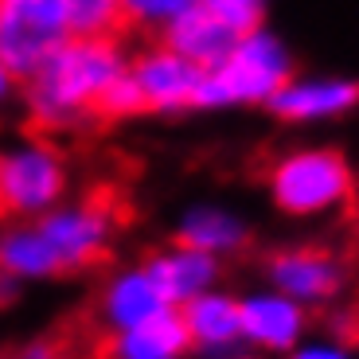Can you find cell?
I'll return each instance as SVG.
<instances>
[{
  "label": "cell",
  "instance_id": "cell-20",
  "mask_svg": "<svg viewBox=\"0 0 359 359\" xmlns=\"http://www.w3.org/2000/svg\"><path fill=\"white\" fill-rule=\"evenodd\" d=\"M141 114H144V98L129 71L117 74L106 86V94L98 98V106H94V117H102V121H129V117H141Z\"/></svg>",
  "mask_w": 359,
  "mask_h": 359
},
{
  "label": "cell",
  "instance_id": "cell-25",
  "mask_svg": "<svg viewBox=\"0 0 359 359\" xmlns=\"http://www.w3.org/2000/svg\"><path fill=\"white\" fill-rule=\"evenodd\" d=\"M16 94H20V79L8 71V63L0 59V106H8V102L16 98Z\"/></svg>",
  "mask_w": 359,
  "mask_h": 359
},
{
  "label": "cell",
  "instance_id": "cell-6",
  "mask_svg": "<svg viewBox=\"0 0 359 359\" xmlns=\"http://www.w3.org/2000/svg\"><path fill=\"white\" fill-rule=\"evenodd\" d=\"M71 36L67 0H0V59L20 82Z\"/></svg>",
  "mask_w": 359,
  "mask_h": 359
},
{
  "label": "cell",
  "instance_id": "cell-4",
  "mask_svg": "<svg viewBox=\"0 0 359 359\" xmlns=\"http://www.w3.org/2000/svg\"><path fill=\"white\" fill-rule=\"evenodd\" d=\"M71 191V164L47 137L0 144V219H39Z\"/></svg>",
  "mask_w": 359,
  "mask_h": 359
},
{
  "label": "cell",
  "instance_id": "cell-3",
  "mask_svg": "<svg viewBox=\"0 0 359 359\" xmlns=\"http://www.w3.org/2000/svg\"><path fill=\"white\" fill-rule=\"evenodd\" d=\"M359 180L344 149L297 144L266 168V196L285 219H324L355 199Z\"/></svg>",
  "mask_w": 359,
  "mask_h": 359
},
{
  "label": "cell",
  "instance_id": "cell-10",
  "mask_svg": "<svg viewBox=\"0 0 359 359\" xmlns=\"http://www.w3.org/2000/svg\"><path fill=\"white\" fill-rule=\"evenodd\" d=\"M359 109V79L351 74H293L266 102L281 126H328Z\"/></svg>",
  "mask_w": 359,
  "mask_h": 359
},
{
  "label": "cell",
  "instance_id": "cell-18",
  "mask_svg": "<svg viewBox=\"0 0 359 359\" xmlns=\"http://www.w3.org/2000/svg\"><path fill=\"white\" fill-rule=\"evenodd\" d=\"M71 36H117L126 24L121 0H67Z\"/></svg>",
  "mask_w": 359,
  "mask_h": 359
},
{
  "label": "cell",
  "instance_id": "cell-22",
  "mask_svg": "<svg viewBox=\"0 0 359 359\" xmlns=\"http://www.w3.org/2000/svg\"><path fill=\"white\" fill-rule=\"evenodd\" d=\"M281 359H359L351 344H344L340 336H305L293 351H285Z\"/></svg>",
  "mask_w": 359,
  "mask_h": 359
},
{
  "label": "cell",
  "instance_id": "cell-12",
  "mask_svg": "<svg viewBox=\"0 0 359 359\" xmlns=\"http://www.w3.org/2000/svg\"><path fill=\"white\" fill-rule=\"evenodd\" d=\"M254 238V226L243 211H234L226 203H215V199H199V203H188L176 219V234L172 243H184L191 250H203L211 258H234L243 254Z\"/></svg>",
  "mask_w": 359,
  "mask_h": 359
},
{
  "label": "cell",
  "instance_id": "cell-11",
  "mask_svg": "<svg viewBox=\"0 0 359 359\" xmlns=\"http://www.w3.org/2000/svg\"><path fill=\"white\" fill-rule=\"evenodd\" d=\"M184 328H188L191 351L207 359H238L243 355V324H238V293L215 285L207 293L191 297L180 309Z\"/></svg>",
  "mask_w": 359,
  "mask_h": 359
},
{
  "label": "cell",
  "instance_id": "cell-7",
  "mask_svg": "<svg viewBox=\"0 0 359 359\" xmlns=\"http://www.w3.org/2000/svg\"><path fill=\"white\" fill-rule=\"evenodd\" d=\"M262 278L269 289L293 297L309 313L336 305L348 293V262L328 246H281L266 258Z\"/></svg>",
  "mask_w": 359,
  "mask_h": 359
},
{
  "label": "cell",
  "instance_id": "cell-16",
  "mask_svg": "<svg viewBox=\"0 0 359 359\" xmlns=\"http://www.w3.org/2000/svg\"><path fill=\"white\" fill-rule=\"evenodd\" d=\"M0 269L20 278L24 285L63 278L59 258H55L36 219H4L0 223Z\"/></svg>",
  "mask_w": 359,
  "mask_h": 359
},
{
  "label": "cell",
  "instance_id": "cell-24",
  "mask_svg": "<svg viewBox=\"0 0 359 359\" xmlns=\"http://www.w3.org/2000/svg\"><path fill=\"white\" fill-rule=\"evenodd\" d=\"M16 359H59V344L51 340H27Z\"/></svg>",
  "mask_w": 359,
  "mask_h": 359
},
{
  "label": "cell",
  "instance_id": "cell-23",
  "mask_svg": "<svg viewBox=\"0 0 359 359\" xmlns=\"http://www.w3.org/2000/svg\"><path fill=\"white\" fill-rule=\"evenodd\" d=\"M20 297H24V281L0 269V313H4V309H12V305L20 301Z\"/></svg>",
  "mask_w": 359,
  "mask_h": 359
},
{
  "label": "cell",
  "instance_id": "cell-14",
  "mask_svg": "<svg viewBox=\"0 0 359 359\" xmlns=\"http://www.w3.org/2000/svg\"><path fill=\"white\" fill-rule=\"evenodd\" d=\"M144 269H149V278L156 281V289L164 293V301L172 309H184L191 297L207 293V289H215L223 281V262L203 250H191L184 243L153 250L144 258Z\"/></svg>",
  "mask_w": 359,
  "mask_h": 359
},
{
  "label": "cell",
  "instance_id": "cell-15",
  "mask_svg": "<svg viewBox=\"0 0 359 359\" xmlns=\"http://www.w3.org/2000/svg\"><path fill=\"white\" fill-rule=\"evenodd\" d=\"M161 43L172 47L176 55H184L188 63L203 67V71H211V67H219L231 55V47L238 43V36H234L226 24H219L211 12H203L199 4H191L188 12H180L172 24H164L161 32Z\"/></svg>",
  "mask_w": 359,
  "mask_h": 359
},
{
  "label": "cell",
  "instance_id": "cell-13",
  "mask_svg": "<svg viewBox=\"0 0 359 359\" xmlns=\"http://www.w3.org/2000/svg\"><path fill=\"white\" fill-rule=\"evenodd\" d=\"M172 309L164 301V293L156 289V281L149 278L144 262L137 266H121L106 278L98 293V324L106 328L109 336L114 332H126V328H137V324L153 320L156 313Z\"/></svg>",
  "mask_w": 359,
  "mask_h": 359
},
{
  "label": "cell",
  "instance_id": "cell-1",
  "mask_svg": "<svg viewBox=\"0 0 359 359\" xmlns=\"http://www.w3.org/2000/svg\"><path fill=\"white\" fill-rule=\"evenodd\" d=\"M126 71L129 51L117 36H67L32 79L20 82V98L43 133H71L94 121L98 98Z\"/></svg>",
  "mask_w": 359,
  "mask_h": 359
},
{
  "label": "cell",
  "instance_id": "cell-17",
  "mask_svg": "<svg viewBox=\"0 0 359 359\" xmlns=\"http://www.w3.org/2000/svg\"><path fill=\"white\" fill-rule=\"evenodd\" d=\"M109 359H188L191 355V340L184 328L180 309H164L153 320L114 332L106 344Z\"/></svg>",
  "mask_w": 359,
  "mask_h": 359
},
{
  "label": "cell",
  "instance_id": "cell-5",
  "mask_svg": "<svg viewBox=\"0 0 359 359\" xmlns=\"http://www.w3.org/2000/svg\"><path fill=\"white\" fill-rule=\"evenodd\" d=\"M43 238L51 243L59 269L67 273H82V269L98 266L117 238V211L109 199L86 196V199H63L51 207L47 215L36 219Z\"/></svg>",
  "mask_w": 359,
  "mask_h": 359
},
{
  "label": "cell",
  "instance_id": "cell-8",
  "mask_svg": "<svg viewBox=\"0 0 359 359\" xmlns=\"http://www.w3.org/2000/svg\"><path fill=\"white\" fill-rule=\"evenodd\" d=\"M238 324H243V348L262 359H281L309 336V316L305 305H297L293 297L278 289H250L238 293Z\"/></svg>",
  "mask_w": 359,
  "mask_h": 359
},
{
  "label": "cell",
  "instance_id": "cell-2",
  "mask_svg": "<svg viewBox=\"0 0 359 359\" xmlns=\"http://www.w3.org/2000/svg\"><path fill=\"white\" fill-rule=\"evenodd\" d=\"M297 74V59L289 43L273 27H254L231 47L219 67L203 71V86L196 98V114H219V109H254L278 94Z\"/></svg>",
  "mask_w": 359,
  "mask_h": 359
},
{
  "label": "cell",
  "instance_id": "cell-21",
  "mask_svg": "<svg viewBox=\"0 0 359 359\" xmlns=\"http://www.w3.org/2000/svg\"><path fill=\"white\" fill-rule=\"evenodd\" d=\"M196 0H121V12H126V24L133 27H149V32H161L164 24L188 12Z\"/></svg>",
  "mask_w": 359,
  "mask_h": 359
},
{
  "label": "cell",
  "instance_id": "cell-19",
  "mask_svg": "<svg viewBox=\"0 0 359 359\" xmlns=\"http://www.w3.org/2000/svg\"><path fill=\"white\" fill-rule=\"evenodd\" d=\"M203 12L226 24L234 36H246L254 27H266L269 24V0H196Z\"/></svg>",
  "mask_w": 359,
  "mask_h": 359
},
{
  "label": "cell",
  "instance_id": "cell-9",
  "mask_svg": "<svg viewBox=\"0 0 359 359\" xmlns=\"http://www.w3.org/2000/svg\"><path fill=\"white\" fill-rule=\"evenodd\" d=\"M129 74H133L137 90L144 98V114H191L203 86V67L188 63L184 55L164 47L161 39L129 55Z\"/></svg>",
  "mask_w": 359,
  "mask_h": 359
}]
</instances>
